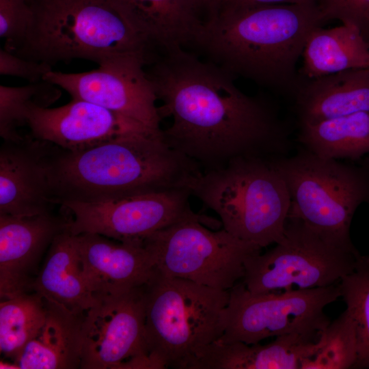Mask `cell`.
I'll list each match as a JSON object with an SVG mask.
<instances>
[{
    "instance_id": "obj_1",
    "label": "cell",
    "mask_w": 369,
    "mask_h": 369,
    "mask_svg": "<svg viewBox=\"0 0 369 369\" xmlns=\"http://www.w3.org/2000/svg\"><path fill=\"white\" fill-rule=\"evenodd\" d=\"M145 66L162 118L165 141L195 163L202 172L218 169L241 157L286 156L290 128L278 108L263 94L249 96L230 72L202 62L181 46L159 49Z\"/></svg>"
},
{
    "instance_id": "obj_2",
    "label": "cell",
    "mask_w": 369,
    "mask_h": 369,
    "mask_svg": "<svg viewBox=\"0 0 369 369\" xmlns=\"http://www.w3.org/2000/svg\"><path fill=\"white\" fill-rule=\"evenodd\" d=\"M46 167L54 204L186 188L188 179L202 172L192 160L171 148L162 133L125 135L74 151L49 143Z\"/></svg>"
},
{
    "instance_id": "obj_3",
    "label": "cell",
    "mask_w": 369,
    "mask_h": 369,
    "mask_svg": "<svg viewBox=\"0 0 369 369\" xmlns=\"http://www.w3.org/2000/svg\"><path fill=\"white\" fill-rule=\"evenodd\" d=\"M323 23L316 3L226 5L204 22L195 44L232 76L292 98L301 80L298 60Z\"/></svg>"
},
{
    "instance_id": "obj_4",
    "label": "cell",
    "mask_w": 369,
    "mask_h": 369,
    "mask_svg": "<svg viewBox=\"0 0 369 369\" xmlns=\"http://www.w3.org/2000/svg\"><path fill=\"white\" fill-rule=\"evenodd\" d=\"M32 21L16 55L52 66L83 59L98 64L126 55L147 62L155 48L112 0H30Z\"/></svg>"
},
{
    "instance_id": "obj_5",
    "label": "cell",
    "mask_w": 369,
    "mask_h": 369,
    "mask_svg": "<svg viewBox=\"0 0 369 369\" xmlns=\"http://www.w3.org/2000/svg\"><path fill=\"white\" fill-rule=\"evenodd\" d=\"M185 187L238 238L264 248L282 238L290 196L271 158L234 159L222 168L191 176Z\"/></svg>"
},
{
    "instance_id": "obj_6",
    "label": "cell",
    "mask_w": 369,
    "mask_h": 369,
    "mask_svg": "<svg viewBox=\"0 0 369 369\" xmlns=\"http://www.w3.org/2000/svg\"><path fill=\"white\" fill-rule=\"evenodd\" d=\"M146 340L152 368L189 369L223 333L229 290L155 269L144 286Z\"/></svg>"
},
{
    "instance_id": "obj_7",
    "label": "cell",
    "mask_w": 369,
    "mask_h": 369,
    "mask_svg": "<svg viewBox=\"0 0 369 369\" xmlns=\"http://www.w3.org/2000/svg\"><path fill=\"white\" fill-rule=\"evenodd\" d=\"M290 196L288 215L352 245L350 229L357 208L369 204V174L357 161L320 157L300 146L292 156L271 158Z\"/></svg>"
},
{
    "instance_id": "obj_8",
    "label": "cell",
    "mask_w": 369,
    "mask_h": 369,
    "mask_svg": "<svg viewBox=\"0 0 369 369\" xmlns=\"http://www.w3.org/2000/svg\"><path fill=\"white\" fill-rule=\"evenodd\" d=\"M359 252L288 215L281 240L250 256L241 282L252 293L314 288L338 284L352 272Z\"/></svg>"
},
{
    "instance_id": "obj_9",
    "label": "cell",
    "mask_w": 369,
    "mask_h": 369,
    "mask_svg": "<svg viewBox=\"0 0 369 369\" xmlns=\"http://www.w3.org/2000/svg\"><path fill=\"white\" fill-rule=\"evenodd\" d=\"M205 224L214 223L200 215L182 219L148 236L143 245L159 272L230 290L243 279L245 261L262 248Z\"/></svg>"
},
{
    "instance_id": "obj_10",
    "label": "cell",
    "mask_w": 369,
    "mask_h": 369,
    "mask_svg": "<svg viewBox=\"0 0 369 369\" xmlns=\"http://www.w3.org/2000/svg\"><path fill=\"white\" fill-rule=\"evenodd\" d=\"M340 297L339 283L255 294L241 281L229 290L218 340L253 344L292 333L317 338L331 322L325 308Z\"/></svg>"
},
{
    "instance_id": "obj_11",
    "label": "cell",
    "mask_w": 369,
    "mask_h": 369,
    "mask_svg": "<svg viewBox=\"0 0 369 369\" xmlns=\"http://www.w3.org/2000/svg\"><path fill=\"white\" fill-rule=\"evenodd\" d=\"M144 286L96 297L84 314L81 369H152L146 340Z\"/></svg>"
},
{
    "instance_id": "obj_12",
    "label": "cell",
    "mask_w": 369,
    "mask_h": 369,
    "mask_svg": "<svg viewBox=\"0 0 369 369\" xmlns=\"http://www.w3.org/2000/svg\"><path fill=\"white\" fill-rule=\"evenodd\" d=\"M186 188L95 202L59 204L72 215L66 228L72 234L92 233L126 242H142L153 233L197 216Z\"/></svg>"
},
{
    "instance_id": "obj_13",
    "label": "cell",
    "mask_w": 369,
    "mask_h": 369,
    "mask_svg": "<svg viewBox=\"0 0 369 369\" xmlns=\"http://www.w3.org/2000/svg\"><path fill=\"white\" fill-rule=\"evenodd\" d=\"M147 62L140 56L121 55L87 72L51 70L44 80L64 90L72 98L91 102L161 133L158 98L145 70Z\"/></svg>"
},
{
    "instance_id": "obj_14",
    "label": "cell",
    "mask_w": 369,
    "mask_h": 369,
    "mask_svg": "<svg viewBox=\"0 0 369 369\" xmlns=\"http://www.w3.org/2000/svg\"><path fill=\"white\" fill-rule=\"evenodd\" d=\"M30 135L68 150H81L125 135L154 132L91 102L72 98L63 106L37 108L29 115Z\"/></svg>"
},
{
    "instance_id": "obj_15",
    "label": "cell",
    "mask_w": 369,
    "mask_h": 369,
    "mask_svg": "<svg viewBox=\"0 0 369 369\" xmlns=\"http://www.w3.org/2000/svg\"><path fill=\"white\" fill-rule=\"evenodd\" d=\"M66 223L51 211L33 216L0 215L1 300L32 291L41 258Z\"/></svg>"
},
{
    "instance_id": "obj_16",
    "label": "cell",
    "mask_w": 369,
    "mask_h": 369,
    "mask_svg": "<svg viewBox=\"0 0 369 369\" xmlns=\"http://www.w3.org/2000/svg\"><path fill=\"white\" fill-rule=\"evenodd\" d=\"M83 271L95 298L123 295L148 282L155 272L142 242L92 233L76 235Z\"/></svg>"
},
{
    "instance_id": "obj_17",
    "label": "cell",
    "mask_w": 369,
    "mask_h": 369,
    "mask_svg": "<svg viewBox=\"0 0 369 369\" xmlns=\"http://www.w3.org/2000/svg\"><path fill=\"white\" fill-rule=\"evenodd\" d=\"M48 142L30 134L3 141L0 149V215L33 216L51 211L46 173Z\"/></svg>"
},
{
    "instance_id": "obj_18",
    "label": "cell",
    "mask_w": 369,
    "mask_h": 369,
    "mask_svg": "<svg viewBox=\"0 0 369 369\" xmlns=\"http://www.w3.org/2000/svg\"><path fill=\"white\" fill-rule=\"evenodd\" d=\"M318 346V338L297 333L277 336L266 344L217 340L189 369H302Z\"/></svg>"
},
{
    "instance_id": "obj_19",
    "label": "cell",
    "mask_w": 369,
    "mask_h": 369,
    "mask_svg": "<svg viewBox=\"0 0 369 369\" xmlns=\"http://www.w3.org/2000/svg\"><path fill=\"white\" fill-rule=\"evenodd\" d=\"M300 77L292 97L298 124L369 112V68L313 79Z\"/></svg>"
},
{
    "instance_id": "obj_20",
    "label": "cell",
    "mask_w": 369,
    "mask_h": 369,
    "mask_svg": "<svg viewBox=\"0 0 369 369\" xmlns=\"http://www.w3.org/2000/svg\"><path fill=\"white\" fill-rule=\"evenodd\" d=\"M32 291L77 314H85L94 304L96 298L83 271L76 235L66 228L49 247Z\"/></svg>"
},
{
    "instance_id": "obj_21",
    "label": "cell",
    "mask_w": 369,
    "mask_h": 369,
    "mask_svg": "<svg viewBox=\"0 0 369 369\" xmlns=\"http://www.w3.org/2000/svg\"><path fill=\"white\" fill-rule=\"evenodd\" d=\"M155 49L196 43L204 22L190 0H112Z\"/></svg>"
},
{
    "instance_id": "obj_22",
    "label": "cell",
    "mask_w": 369,
    "mask_h": 369,
    "mask_svg": "<svg viewBox=\"0 0 369 369\" xmlns=\"http://www.w3.org/2000/svg\"><path fill=\"white\" fill-rule=\"evenodd\" d=\"M46 301V316L38 333L14 359L20 369L80 368L85 314Z\"/></svg>"
},
{
    "instance_id": "obj_23",
    "label": "cell",
    "mask_w": 369,
    "mask_h": 369,
    "mask_svg": "<svg viewBox=\"0 0 369 369\" xmlns=\"http://www.w3.org/2000/svg\"><path fill=\"white\" fill-rule=\"evenodd\" d=\"M299 74L317 78L338 72L369 68V43L359 30L342 24L330 29L318 27L310 34Z\"/></svg>"
},
{
    "instance_id": "obj_24",
    "label": "cell",
    "mask_w": 369,
    "mask_h": 369,
    "mask_svg": "<svg viewBox=\"0 0 369 369\" xmlns=\"http://www.w3.org/2000/svg\"><path fill=\"white\" fill-rule=\"evenodd\" d=\"M297 141L320 157L357 161L369 154V112L298 124Z\"/></svg>"
},
{
    "instance_id": "obj_25",
    "label": "cell",
    "mask_w": 369,
    "mask_h": 369,
    "mask_svg": "<svg viewBox=\"0 0 369 369\" xmlns=\"http://www.w3.org/2000/svg\"><path fill=\"white\" fill-rule=\"evenodd\" d=\"M1 301L0 351L14 361L44 325L46 301L34 291Z\"/></svg>"
},
{
    "instance_id": "obj_26",
    "label": "cell",
    "mask_w": 369,
    "mask_h": 369,
    "mask_svg": "<svg viewBox=\"0 0 369 369\" xmlns=\"http://www.w3.org/2000/svg\"><path fill=\"white\" fill-rule=\"evenodd\" d=\"M60 87L46 80L19 87L0 85V136L3 141L23 138L19 129L28 125L30 113L48 108L61 96Z\"/></svg>"
},
{
    "instance_id": "obj_27",
    "label": "cell",
    "mask_w": 369,
    "mask_h": 369,
    "mask_svg": "<svg viewBox=\"0 0 369 369\" xmlns=\"http://www.w3.org/2000/svg\"><path fill=\"white\" fill-rule=\"evenodd\" d=\"M319 346L302 369L354 368L358 356L355 324L345 310L320 333Z\"/></svg>"
},
{
    "instance_id": "obj_28",
    "label": "cell",
    "mask_w": 369,
    "mask_h": 369,
    "mask_svg": "<svg viewBox=\"0 0 369 369\" xmlns=\"http://www.w3.org/2000/svg\"><path fill=\"white\" fill-rule=\"evenodd\" d=\"M339 286L356 327L358 356L354 368H369V256H358L353 270Z\"/></svg>"
},
{
    "instance_id": "obj_29",
    "label": "cell",
    "mask_w": 369,
    "mask_h": 369,
    "mask_svg": "<svg viewBox=\"0 0 369 369\" xmlns=\"http://www.w3.org/2000/svg\"><path fill=\"white\" fill-rule=\"evenodd\" d=\"M33 18L27 0H0V37L4 48L16 52L23 43Z\"/></svg>"
},
{
    "instance_id": "obj_30",
    "label": "cell",
    "mask_w": 369,
    "mask_h": 369,
    "mask_svg": "<svg viewBox=\"0 0 369 369\" xmlns=\"http://www.w3.org/2000/svg\"><path fill=\"white\" fill-rule=\"evenodd\" d=\"M324 23L338 20L357 28L369 43V0H316Z\"/></svg>"
},
{
    "instance_id": "obj_31",
    "label": "cell",
    "mask_w": 369,
    "mask_h": 369,
    "mask_svg": "<svg viewBox=\"0 0 369 369\" xmlns=\"http://www.w3.org/2000/svg\"><path fill=\"white\" fill-rule=\"evenodd\" d=\"M52 66L20 57L4 47L0 49V74L22 78L29 83L44 80Z\"/></svg>"
},
{
    "instance_id": "obj_32",
    "label": "cell",
    "mask_w": 369,
    "mask_h": 369,
    "mask_svg": "<svg viewBox=\"0 0 369 369\" xmlns=\"http://www.w3.org/2000/svg\"><path fill=\"white\" fill-rule=\"evenodd\" d=\"M197 14L204 16V22L208 20L224 7L229 0H190Z\"/></svg>"
},
{
    "instance_id": "obj_33",
    "label": "cell",
    "mask_w": 369,
    "mask_h": 369,
    "mask_svg": "<svg viewBox=\"0 0 369 369\" xmlns=\"http://www.w3.org/2000/svg\"><path fill=\"white\" fill-rule=\"evenodd\" d=\"M316 3V0H229L224 5L245 7L276 4H310Z\"/></svg>"
},
{
    "instance_id": "obj_34",
    "label": "cell",
    "mask_w": 369,
    "mask_h": 369,
    "mask_svg": "<svg viewBox=\"0 0 369 369\" xmlns=\"http://www.w3.org/2000/svg\"><path fill=\"white\" fill-rule=\"evenodd\" d=\"M0 368L1 369H5V368L20 369L18 366L15 362L11 363V362L3 361H1L0 362Z\"/></svg>"
},
{
    "instance_id": "obj_35",
    "label": "cell",
    "mask_w": 369,
    "mask_h": 369,
    "mask_svg": "<svg viewBox=\"0 0 369 369\" xmlns=\"http://www.w3.org/2000/svg\"><path fill=\"white\" fill-rule=\"evenodd\" d=\"M357 161L366 169L369 174V154Z\"/></svg>"
},
{
    "instance_id": "obj_36",
    "label": "cell",
    "mask_w": 369,
    "mask_h": 369,
    "mask_svg": "<svg viewBox=\"0 0 369 369\" xmlns=\"http://www.w3.org/2000/svg\"><path fill=\"white\" fill-rule=\"evenodd\" d=\"M27 1H29L30 0H27Z\"/></svg>"
}]
</instances>
